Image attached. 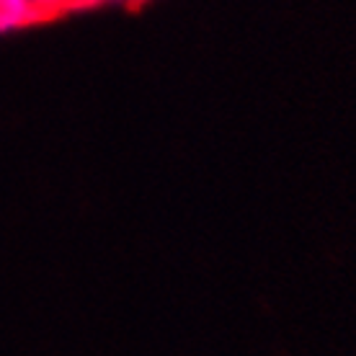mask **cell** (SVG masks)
<instances>
[{
    "label": "cell",
    "mask_w": 356,
    "mask_h": 356,
    "mask_svg": "<svg viewBox=\"0 0 356 356\" xmlns=\"http://www.w3.org/2000/svg\"><path fill=\"white\" fill-rule=\"evenodd\" d=\"M42 18L26 0H0V34L39 24Z\"/></svg>",
    "instance_id": "6da1fadb"
},
{
    "label": "cell",
    "mask_w": 356,
    "mask_h": 356,
    "mask_svg": "<svg viewBox=\"0 0 356 356\" xmlns=\"http://www.w3.org/2000/svg\"><path fill=\"white\" fill-rule=\"evenodd\" d=\"M26 3L39 13L42 21H47V18H54V16H60V13H65V10L78 8L81 0H26Z\"/></svg>",
    "instance_id": "7a4b0ae2"
}]
</instances>
